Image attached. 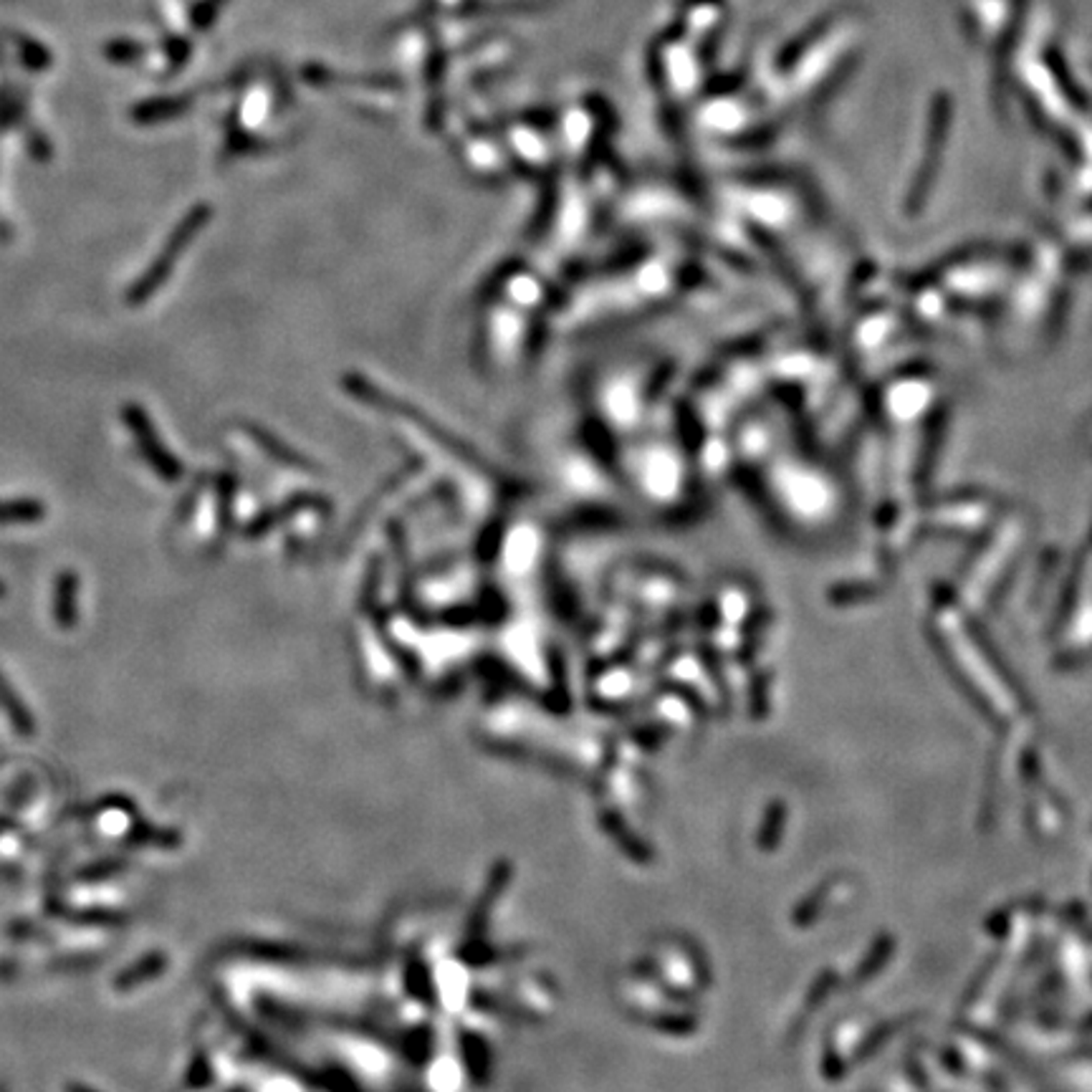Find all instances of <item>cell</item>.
<instances>
[{
  "label": "cell",
  "instance_id": "8fae6325",
  "mask_svg": "<svg viewBox=\"0 0 1092 1092\" xmlns=\"http://www.w3.org/2000/svg\"><path fill=\"white\" fill-rule=\"evenodd\" d=\"M23 61H25V66H31V69H46V66L51 63V56H49V51H46L44 46L25 41V44H23Z\"/></svg>",
  "mask_w": 1092,
  "mask_h": 1092
},
{
  "label": "cell",
  "instance_id": "7a4b0ae2",
  "mask_svg": "<svg viewBox=\"0 0 1092 1092\" xmlns=\"http://www.w3.org/2000/svg\"><path fill=\"white\" fill-rule=\"evenodd\" d=\"M122 418H125L127 428H130V433L134 435L139 456L147 461V466H150L160 478H165V481L169 483L180 481L182 475H185V469H182V463L177 461L168 448H165V443L155 433V425H152L150 415H147L139 405L130 402V405H125V410H122Z\"/></svg>",
  "mask_w": 1092,
  "mask_h": 1092
},
{
  "label": "cell",
  "instance_id": "277c9868",
  "mask_svg": "<svg viewBox=\"0 0 1092 1092\" xmlns=\"http://www.w3.org/2000/svg\"><path fill=\"white\" fill-rule=\"evenodd\" d=\"M245 433H248V435L258 443V448H261L269 458H274L276 463H282V466H286V469L301 471V473H319V469L309 461V458L288 448L286 443H282L274 433H269L266 428H261V425L245 423Z\"/></svg>",
  "mask_w": 1092,
  "mask_h": 1092
},
{
  "label": "cell",
  "instance_id": "6da1fadb",
  "mask_svg": "<svg viewBox=\"0 0 1092 1092\" xmlns=\"http://www.w3.org/2000/svg\"><path fill=\"white\" fill-rule=\"evenodd\" d=\"M210 218H212V207L207 206V203H198L195 207H190L188 215L172 228V233H169L168 241H165L163 250H160V253L155 256V261L150 263V269L144 271L137 282L130 286V291L125 294L127 304L142 306L144 301L150 299V296H155L157 291L168 283V279L172 276V271H175L177 266V258L190 248L195 236L210 223Z\"/></svg>",
  "mask_w": 1092,
  "mask_h": 1092
},
{
  "label": "cell",
  "instance_id": "9c48e42d",
  "mask_svg": "<svg viewBox=\"0 0 1092 1092\" xmlns=\"http://www.w3.org/2000/svg\"><path fill=\"white\" fill-rule=\"evenodd\" d=\"M225 3H228V0H200L198 6L193 8V16H190L195 28H198V31H207V28L218 20Z\"/></svg>",
  "mask_w": 1092,
  "mask_h": 1092
},
{
  "label": "cell",
  "instance_id": "30bf717a",
  "mask_svg": "<svg viewBox=\"0 0 1092 1092\" xmlns=\"http://www.w3.org/2000/svg\"><path fill=\"white\" fill-rule=\"evenodd\" d=\"M144 54V46L134 44V41H112V44H106L104 49V56L109 58L112 63H134L139 56Z\"/></svg>",
  "mask_w": 1092,
  "mask_h": 1092
},
{
  "label": "cell",
  "instance_id": "3957f363",
  "mask_svg": "<svg viewBox=\"0 0 1092 1092\" xmlns=\"http://www.w3.org/2000/svg\"><path fill=\"white\" fill-rule=\"evenodd\" d=\"M306 508H317V511H329V501L324 499V496H317V494H299V496H291V499L286 501V504L282 506V508H276V511H266L261 513L258 518H253L248 524V529H245V537L248 539H258L263 537L266 531L274 529L282 518H291L296 516L299 511H306Z\"/></svg>",
  "mask_w": 1092,
  "mask_h": 1092
},
{
  "label": "cell",
  "instance_id": "5b68a950",
  "mask_svg": "<svg viewBox=\"0 0 1092 1092\" xmlns=\"http://www.w3.org/2000/svg\"><path fill=\"white\" fill-rule=\"evenodd\" d=\"M193 106V96L190 94H175V96H157V99L142 101L132 109V119L137 125H160V122H169V119L180 117L182 112H188Z\"/></svg>",
  "mask_w": 1092,
  "mask_h": 1092
},
{
  "label": "cell",
  "instance_id": "52a82bcc",
  "mask_svg": "<svg viewBox=\"0 0 1092 1092\" xmlns=\"http://www.w3.org/2000/svg\"><path fill=\"white\" fill-rule=\"evenodd\" d=\"M46 516V504L36 499H8L0 501V526L6 524H33Z\"/></svg>",
  "mask_w": 1092,
  "mask_h": 1092
},
{
  "label": "cell",
  "instance_id": "ba28073f",
  "mask_svg": "<svg viewBox=\"0 0 1092 1092\" xmlns=\"http://www.w3.org/2000/svg\"><path fill=\"white\" fill-rule=\"evenodd\" d=\"M236 475L233 473H220L218 475V529L228 531L233 524V494H236Z\"/></svg>",
  "mask_w": 1092,
  "mask_h": 1092
},
{
  "label": "cell",
  "instance_id": "4fadbf2b",
  "mask_svg": "<svg viewBox=\"0 0 1092 1092\" xmlns=\"http://www.w3.org/2000/svg\"><path fill=\"white\" fill-rule=\"evenodd\" d=\"M0 597H6V584L0 582Z\"/></svg>",
  "mask_w": 1092,
  "mask_h": 1092
},
{
  "label": "cell",
  "instance_id": "7c38bea8",
  "mask_svg": "<svg viewBox=\"0 0 1092 1092\" xmlns=\"http://www.w3.org/2000/svg\"><path fill=\"white\" fill-rule=\"evenodd\" d=\"M185 41V38H182ZM180 38H175L172 44H169V51H172V69H180L182 63H185V58H188V44H182Z\"/></svg>",
  "mask_w": 1092,
  "mask_h": 1092
},
{
  "label": "cell",
  "instance_id": "8992f818",
  "mask_svg": "<svg viewBox=\"0 0 1092 1092\" xmlns=\"http://www.w3.org/2000/svg\"><path fill=\"white\" fill-rule=\"evenodd\" d=\"M76 594L79 577L74 572H61L54 582V618L61 627H71L76 622Z\"/></svg>",
  "mask_w": 1092,
  "mask_h": 1092
}]
</instances>
